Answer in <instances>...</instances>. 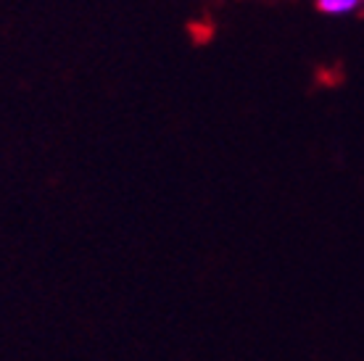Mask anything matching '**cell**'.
<instances>
[{
    "instance_id": "obj_1",
    "label": "cell",
    "mask_w": 364,
    "mask_h": 361,
    "mask_svg": "<svg viewBox=\"0 0 364 361\" xmlns=\"http://www.w3.org/2000/svg\"><path fill=\"white\" fill-rule=\"evenodd\" d=\"M314 9L322 16L330 18H343L354 16L359 11H364V0H314Z\"/></svg>"
}]
</instances>
